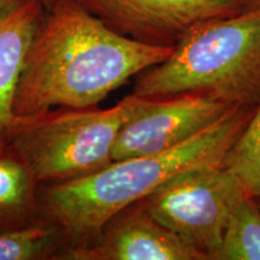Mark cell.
<instances>
[{
    "label": "cell",
    "instance_id": "6da1fadb",
    "mask_svg": "<svg viewBox=\"0 0 260 260\" xmlns=\"http://www.w3.org/2000/svg\"><path fill=\"white\" fill-rule=\"evenodd\" d=\"M172 48L123 37L74 0H56L25 57L14 115L98 106L130 77L162 63Z\"/></svg>",
    "mask_w": 260,
    "mask_h": 260
},
{
    "label": "cell",
    "instance_id": "7a4b0ae2",
    "mask_svg": "<svg viewBox=\"0 0 260 260\" xmlns=\"http://www.w3.org/2000/svg\"><path fill=\"white\" fill-rule=\"evenodd\" d=\"M255 107H234L209 128L168 151L113 160L77 180L41 184V216L64 230L65 246L89 245L113 214L138 203L171 177L194 168L220 164Z\"/></svg>",
    "mask_w": 260,
    "mask_h": 260
},
{
    "label": "cell",
    "instance_id": "3957f363",
    "mask_svg": "<svg viewBox=\"0 0 260 260\" xmlns=\"http://www.w3.org/2000/svg\"><path fill=\"white\" fill-rule=\"evenodd\" d=\"M134 93L152 99L206 94L234 106H258L260 9L195 25L167 59L139 77Z\"/></svg>",
    "mask_w": 260,
    "mask_h": 260
},
{
    "label": "cell",
    "instance_id": "277c9868",
    "mask_svg": "<svg viewBox=\"0 0 260 260\" xmlns=\"http://www.w3.org/2000/svg\"><path fill=\"white\" fill-rule=\"evenodd\" d=\"M147 100L133 93L111 109L56 107L14 116L5 147L28 165L40 186L88 176L113 161L122 126Z\"/></svg>",
    "mask_w": 260,
    "mask_h": 260
},
{
    "label": "cell",
    "instance_id": "5b68a950",
    "mask_svg": "<svg viewBox=\"0 0 260 260\" xmlns=\"http://www.w3.org/2000/svg\"><path fill=\"white\" fill-rule=\"evenodd\" d=\"M248 195L218 164L180 172L136 204L207 260H217L230 217Z\"/></svg>",
    "mask_w": 260,
    "mask_h": 260
},
{
    "label": "cell",
    "instance_id": "8992f818",
    "mask_svg": "<svg viewBox=\"0 0 260 260\" xmlns=\"http://www.w3.org/2000/svg\"><path fill=\"white\" fill-rule=\"evenodd\" d=\"M113 31L147 45L174 47L205 21L245 11L242 0H74Z\"/></svg>",
    "mask_w": 260,
    "mask_h": 260
},
{
    "label": "cell",
    "instance_id": "52a82bcc",
    "mask_svg": "<svg viewBox=\"0 0 260 260\" xmlns=\"http://www.w3.org/2000/svg\"><path fill=\"white\" fill-rule=\"evenodd\" d=\"M234 105L206 94L148 98L117 136L113 160L168 151L219 121Z\"/></svg>",
    "mask_w": 260,
    "mask_h": 260
},
{
    "label": "cell",
    "instance_id": "ba28073f",
    "mask_svg": "<svg viewBox=\"0 0 260 260\" xmlns=\"http://www.w3.org/2000/svg\"><path fill=\"white\" fill-rule=\"evenodd\" d=\"M54 259L207 260L136 203L113 214L95 241L86 246H64Z\"/></svg>",
    "mask_w": 260,
    "mask_h": 260
},
{
    "label": "cell",
    "instance_id": "9c48e42d",
    "mask_svg": "<svg viewBox=\"0 0 260 260\" xmlns=\"http://www.w3.org/2000/svg\"><path fill=\"white\" fill-rule=\"evenodd\" d=\"M47 10L40 0H27L0 21V152L14 118V100L25 57Z\"/></svg>",
    "mask_w": 260,
    "mask_h": 260
},
{
    "label": "cell",
    "instance_id": "30bf717a",
    "mask_svg": "<svg viewBox=\"0 0 260 260\" xmlns=\"http://www.w3.org/2000/svg\"><path fill=\"white\" fill-rule=\"evenodd\" d=\"M40 184L28 165L5 147L0 152V226H24L42 218Z\"/></svg>",
    "mask_w": 260,
    "mask_h": 260
},
{
    "label": "cell",
    "instance_id": "8fae6325",
    "mask_svg": "<svg viewBox=\"0 0 260 260\" xmlns=\"http://www.w3.org/2000/svg\"><path fill=\"white\" fill-rule=\"evenodd\" d=\"M67 243L64 230L44 217L24 226H0V260H51Z\"/></svg>",
    "mask_w": 260,
    "mask_h": 260
},
{
    "label": "cell",
    "instance_id": "7c38bea8",
    "mask_svg": "<svg viewBox=\"0 0 260 260\" xmlns=\"http://www.w3.org/2000/svg\"><path fill=\"white\" fill-rule=\"evenodd\" d=\"M217 260H260V207L246 197L230 217Z\"/></svg>",
    "mask_w": 260,
    "mask_h": 260
},
{
    "label": "cell",
    "instance_id": "4fadbf2b",
    "mask_svg": "<svg viewBox=\"0 0 260 260\" xmlns=\"http://www.w3.org/2000/svg\"><path fill=\"white\" fill-rule=\"evenodd\" d=\"M220 165L240 178L251 197H260V103Z\"/></svg>",
    "mask_w": 260,
    "mask_h": 260
},
{
    "label": "cell",
    "instance_id": "5bb4252c",
    "mask_svg": "<svg viewBox=\"0 0 260 260\" xmlns=\"http://www.w3.org/2000/svg\"><path fill=\"white\" fill-rule=\"evenodd\" d=\"M27 0H0V21L14 14Z\"/></svg>",
    "mask_w": 260,
    "mask_h": 260
},
{
    "label": "cell",
    "instance_id": "9a60e30c",
    "mask_svg": "<svg viewBox=\"0 0 260 260\" xmlns=\"http://www.w3.org/2000/svg\"><path fill=\"white\" fill-rule=\"evenodd\" d=\"M243 9L246 10H256L260 9V0H242Z\"/></svg>",
    "mask_w": 260,
    "mask_h": 260
},
{
    "label": "cell",
    "instance_id": "2e32d148",
    "mask_svg": "<svg viewBox=\"0 0 260 260\" xmlns=\"http://www.w3.org/2000/svg\"><path fill=\"white\" fill-rule=\"evenodd\" d=\"M40 2L42 3V4H44V6L46 8V10H48V9L52 8V5L54 4V2H56V0H40Z\"/></svg>",
    "mask_w": 260,
    "mask_h": 260
},
{
    "label": "cell",
    "instance_id": "e0dca14e",
    "mask_svg": "<svg viewBox=\"0 0 260 260\" xmlns=\"http://www.w3.org/2000/svg\"><path fill=\"white\" fill-rule=\"evenodd\" d=\"M254 199H255V201H256V204H258V206L260 207V197H255Z\"/></svg>",
    "mask_w": 260,
    "mask_h": 260
}]
</instances>
